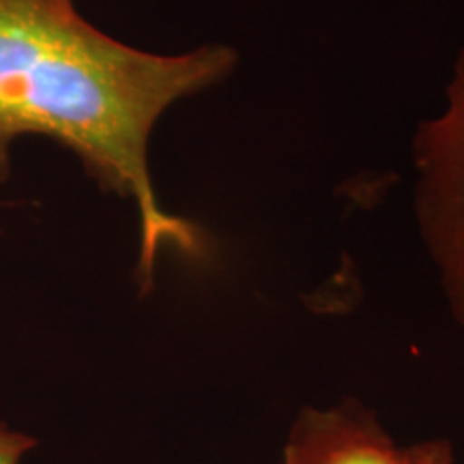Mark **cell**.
<instances>
[{"mask_svg": "<svg viewBox=\"0 0 464 464\" xmlns=\"http://www.w3.org/2000/svg\"><path fill=\"white\" fill-rule=\"evenodd\" d=\"M34 439L22 432L9 430L5 423H0V464H20L22 456L34 448Z\"/></svg>", "mask_w": 464, "mask_h": 464, "instance_id": "277c9868", "label": "cell"}, {"mask_svg": "<svg viewBox=\"0 0 464 464\" xmlns=\"http://www.w3.org/2000/svg\"><path fill=\"white\" fill-rule=\"evenodd\" d=\"M232 65L224 45L172 56L131 48L73 3L0 0V185L20 138L44 136L72 150L91 179L136 207V277L149 293L164 249L202 254L198 230L164 211L155 194L149 138L174 102L219 82Z\"/></svg>", "mask_w": 464, "mask_h": 464, "instance_id": "6da1fadb", "label": "cell"}, {"mask_svg": "<svg viewBox=\"0 0 464 464\" xmlns=\"http://www.w3.org/2000/svg\"><path fill=\"white\" fill-rule=\"evenodd\" d=\"M56 3H63V5H72L73 0H56Z\"/></svg>", "mask_w": 464, "mask_h": 464, "instance_id": "5b68a950", "label": "cell"}, {"mask_svg": "<svg viewBox=\"0 0 464 464\" xmlns=\"http://www.w3.org/2000/svg\"><path fill=\"white\" fill-rule=\"evenodd\" d=\"M415 216L451 316L464 332V48L443 108L417 131Z\"/></svg>", "mask_w": 464, "mask_h": 464, "instance_id": "7a4b0ae2", "label": "cell"}, {"mask_svg": "<svg viewBox=\"0 0 464 464\" xmlns=\"http://www.w3.org/2000/svg\"><path fill=\"white\" fill-rule=\"evenodd\" d=\"M280 464H456L445 439L400 445L355 400L304 409L290 428Z\"/></svg>", "mask_w": 464, "mask_h": 464, "instance_id": "3957f363", "label": "cell"}]
</instances>
